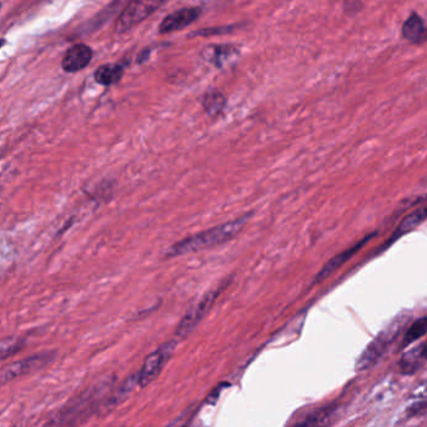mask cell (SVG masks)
Returning a JSON list of instances; mask_svg holds the SVG:
<instances>
[{
    "label": "cell",
    "mask_w": 427,
    "mask_h": 427,
    "mask_svg": "<svg viewBox=\"0 0 427 427\" xmlns=\"http://www.w3.org/2000/svg\"><path fill=\"white\" fill-rule=\"evenodd\" d=\"M201 104L209 115L217 116L225 109L227 99L222 91L210 89L201 98Z\"/></svg>",
    "instance_id": "obj_15"
},
{
    "label": "cell",
    "mask_w": 427,
    "mask_h": 427,
    "mask_svg": "<svg viewBox=\"0 0 427 427\" xmlns=\"http://www.w3.org/2000/svg\"><path fill=\"white\" fill-rule=\"evenodd\" d=\"M359 8H360V1L359 0H345V9L349 13H351V11L356 13V11H360Z\"/></svg>",
    "instance_id": "obj_21"
},
{
    "label": "cell",
    "mask_w": 427,
    "mask_h": 427,
    "mask_svg": "<svg viewBox=\"0 0 427 427\" xmlns=\"http://www.w3.org/2000/svg\"><path fill=\"white\" fill-rule=\"evenodd\" d=\"M425 31H426V28L422 21L421 16L416 13H412L402 26V36L411 43H421L425 36Z\"/></svg>",
    "instance_id": "obj_13"
},
{
    "label": "cell",
    "mask_w": 427,
    "mask_h": 427,
    "mask_svg": "<svg viewBox=\"0 0 427 427\" xmlns=\"http://www.w3.org/2000/svg\"><path fill=\"white\" fill-rule=\"evenodd\" d=\"M124 74V66L121 64H106L96 69L94 78L98 84L104 86H110L120 81Z\"/></svg>",
    "instance_id": "obj_14"
},
{
    "label": "cell",
    "mask_w": 427,
    "mask_h": 427,
    "mask_svg": "<svg viewBox=\"0 0 427 427\" xmlns=\"http://www.w3.org/2000/svg\"><path fill=\"white\" fill-rule=\"evenodd\" d=\"M103 395V387H93L88 391L68 402L61 407L43 427H71L81 423L86 417L91 416L98 408V402Z\"/></svg>",
    "instance_id": "obj_2"
},
{
    "label": "cell",
    "mask_w": 427,
    "mask_h": 427,
    "mask_svg": "<svg viewBox=\"0 0 427 427\" xmlns=\"http://www.w3.org/2000/svg\"><path fill=\"white\" fill-rule=\"evenodd\" d=\"M0 6H1V3H0Z\"/></svg>",
    "instance_id": "obj_24"
},
{
    "label": "cell",
    "mask_w": 427,
    "mask_h": 427,
    "mask_svg": "<svg viewBox=\"0 0 427 427\" xmlns=\"http://www.w3.org/2000/svg\"><path fill=\"white\" fill-rule=\"evenodd\" d=\"M427 341L418 344L417 346L405 352L400 360V369L403 374H413L426 362Z\"/></svg>",
    "instance_id": "obj_11"
},
{
    "label": "cell",
    "mask_w": 427,
    "mask_h": 427,
    "mask_svg": "<svg viewBox=\"0 0 427 427\" xmlns=\"http://www.w3.org/2000/svg\"><path fill=\"white\" fill-rule=\"evenodd\" d=\"M407 321V317H397L393 321L387 325L374 340H372L366 349L364 350L361 356L357 360V370H366L371 367L380 357L385 354L387 347L391 345V342L396 339L397 335L401 332Z\"/></svg>",
    "instance_id": "obj_3"
},
{
    "label": "cell",
    "mask_w": 427,
    "mask_h": 427,
    "mask_svg": "<svg viewBox=\"0 0 427 427\" xmlns=\"http://www.w3.org/2000/svg\"><path fill=\"white\" fill-rule=\"evenodd\" d=\"M222 287H219L217 290L207 292L205 297L200 299L189 312H186L185 317L181 319V321L176 327V337L184 339L200 324L201 320L204 319V317L217 302V297L222 292Z\"/></svg>",
    "instance_id": "obj_6"
},
{
    "label": "cell",
    "mask_w": 427,
    "mask_h": 427,
    "mask_svg": "<svg viewBox=\"0 0 427 427\" xmlns=\"http://www.w3.org/2000/svg\"><path fill=\"white\" fill-rule=\"evenodd\" d=\"M53 359H54V354L44 352V354H36V355L26 357L19 361L13 362L11 365L0 372V386L6 385L8 382L14 381L19 377L26 376L28 374H33L38 370H41Z\"/></svg>",
    "instance_id": "obj_7"
},
{
    "label": "cell",
    "mask_w": 427,
    "mask_h": 427,
    "mask_svg": "<svg viewBox=\"0 0 427 427\" xmlns=\"http://www.w3.org/2000/svg\"><path fill=\"white\" fill-rule=\"evenodd\" d=\"M331 413L332 410L330 408H324L312 413V416L307 417L305 421L299 423L297 427H326Z\"/></svg>",
    "instance_id": "obj_17"
},
{
    "label": "cell",
    "mask_w": 427,
    "mask_h": 427,
    "mask_svg": "<svg viewBox=\"0 0 427 427\" xmlns=\"http://www.w3.org/2000/svg\"><path fill=\"white\" fill-rule=\"evenodd\" d=\"M200 8L191 6V8L179 9L163 19L159 26V31L161 34H169L173 31H181L186 26H191L200 16Z\"/></svg>",
    "instance_id": "obj_8"
},
{
    "label": "cell",
    "mask_w": 427,
    "mask_h": 427,
    "mask_svg": "<svg viewBox=\"0 0 427 427\" xmlns=\"http://www.w3.org/2000/svg\"><path fill=\"white\" fill-rule=\"evenodd\" d=\"M164 1L165 0H130L116 21V33L130 31L131 28L140 24L158 11Z\"/></svg>",
    "instance_id": "obj_4"
},
{
    "label": "cell",
    "mask_w": 427,
    "mask_h": 427,
    "mask_svg": "<svg viewBox=\"0 0 427 427\" xmlns=\"http://www.w3.org/2000/svg\"><path fill=\"white\" fill-rule=\"evenodd\" d=\"M375 237V234H371V235H369V237H364L362 240L356 242L355 245H352L351 247H349L346 249L345 252H340L339 255H336L335 257H332L330 262H327L325 267H322L320 272L317 274V279H315V282H321V280H325L326 277H330L332 272H336L339 267H342L347 260H350L357 252H360L362 247L366 245V242H370L372 237Z\"/></svg>",
    "instance_id": "obj_10"
},
{
    "label": "cell",
    "mask_w": 427,
    "mask_h": 427,
    "mask_svg": "<svg viewBox=\"0 0 427 427\" xmlns=\"http://www.w3.org/2000/svg\"><path fill=\"white\" fill-rule=\"evenodd\" d=\"M93 59V51L86 44H76L68 49L61 61V68L66 73H76L86 69Z\"/></svg>",
    "instance_id": "obj_9"
},
{
    "label": "cell",
    "mask_w": 427,
    "mask_h": 427,
    "mask_svg": "<svg viewBox=\"0 0 427 427\" xmlns=\"http://www.w3.org/2000/svg\"><path fill=\"white\" fill-rule=\"evenodd\" d=\"M175 347L176 341L170 340L163 344L159 349H156L155 351L151 352L150 355L146 357L140 370L136 372L139 387H146L156 380V377L160 375L165 366L166 362L169 361L171 355L175 351Z\"/></svg>",
    "instance_id": "obj_5"
},
{
    "label": "cell",
    "mask_w": 427,
    "mask_h": 427,
    "mask_svg": "<svg viewBox=\"0 0 427 427\" xmlns=\"http://www.w3.org/2000/svg\"><path fill=\"white\" fill-rule=\"evenodd\" d=\"M423 41H427V28L426 31H425V36H423Z\"/></svg>",
    "instance_id": "obj_23"
},
{
    "label": "cell",
    "mask_w": 427,
    "mask_h": 427,
    "mask_svg": "<svg viewBox=\"0 0 427 427\" xmlns=\"http://www.w3.org/2000/svg\"><path fill=\"white\" fill-rule=\"evenodd\" d=\"M23 342L21 340H6L0 342V360L14 355L16 352L21 351Z\"/></svg>",
    "instance_id": "obj_18"
},
{
    "label": "cell",
    "mask_w": 427,
    "mask_h": 427,
    "mask_svg": "<svg viewBox=\"0 0 427 427\" xmlns=\"http://www.w3.org/2000/svg\"><path fill=\"white\" fill-rule=\"evenodd\" d=\"M427 334V317H421L416 321L411 324L406 331L405 339H403V345H410L412 342L421 339L423 335Z\"/></svg>",
    "instance_id": "obj_16"
},
{
    "label": "cell",
    "mask_w": 427,
    "mask_h": 427,
    "mask_svg": "<svg viewBox=\"0 0 427 427\" xmlns=\"http://www.w3.org/2000/svg\"><path fill=\"white\" fill-rule=\"evenodd\" d=\"M6 39H0V49H1V48H3V46H6Z\"/></svg>",
    "instance_id": "obj_22"
},
{
    "label": "cell",
    "mask_w": 427,
    "mask_h": 427,
    "mask_svg": "<svg viewBox=\"0 0 427 427\" xmlns=\"http://www.w3.org/2000/svg\"><path fill=\"white\" fill-rule=\"evenodd\" d=\"M234 51H235L232 48H229V46H214L212 56H211L212 63L217 66H222V61L227 59Z\"/></svg>",
    "instance_id": "obj_19"
},
{
    "label": "cell",
    "mask_w": 427,
    "mask_h": 427,
    "mask_svg": "<svg viewBox=\"0 0 427 427\" xmlns=\"http://www.w3.org/2000/svg\"><path fill=\"white\" fill-rule=\"evenodd\" d=\"M426 219L427 202L426 204H423V205L418 206L416 210L410 212V214L400 222V225H398L396 230L393 232L391 239L387 242V244H391V242H395L397 239L403 237L407 232H412V230L416 229L418 225H421L422 222H425Z\"/></svg>",
    "instance_id": "obj_12"
},
{
    "label": "cell",
    "mask_w": 427,
    "mask_h": 427,
    "mask_svg": "<svg viewBox=\"0 0 427 427\" xmlns=\"http://www.w3.org/2000/svg\"><path fill=\"white\" fill-rule=\"evenodd\" d=\"M250 217H239L237 220L220 224L215 227L207 229L205 232H199L192 237H185L166 250V257H179L186 255L189 252H199L207 247H217L220 244L232 240L237 237V232L245 227L247 219Z\"/></svg>",
    "instance_id": "obj_1"
},
{
    "label": "cell",
    "mask_w": 427,
    "mask_h": 427,
    "mask_svg": "<svg viewBox=\"0 0 427 427\" xmlns=\"http://www.w3.org/2000/svg\"><path fill=\"white\" fill-rule=\"evenodd\" d=\"M232 28L234 26H222V28H206V29H202V31H196V33H192L191 36H212V34H227V33H230L232 31Z\"/></svg>",
    "instance_id": "obj_20"
}]
</instances>
